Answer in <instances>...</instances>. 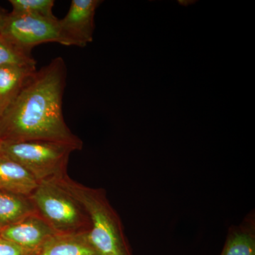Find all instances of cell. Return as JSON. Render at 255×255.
Wrapping results in <instances>:
<instances>
[{
    "label": "cell",
    "mask_w": 255,
    "mask_h": 255,
    "mask_svg": "<svg viewBox=\"0 0 255 255\" xmlns=\"http://www.w3.org/2000/svg\"><path fill=\"white\" fill-rule=\"evenodd\" d=\"M66 78V65L61 57L37 70L0 117V141L45 140L82 150L81 139L64 119Z\"/></svg>",
    "instance_id": "6da1fadb"
},
{
    "label": "cell",
    "mask_w": 255,
    "mask_h": 255,
    "mask_svg": "<svg viewBox=\"0 0 255 255\" xmlns=\"http://www.w3.org/2000/svg\"><path fill=\"white\" fill-rule=\"evenodd\" d=\"M81 204L88 216L90 243L100 255H131L123 226L105 191L75 182L68 174L51 180Z\"/></svg>",
    "instance_id": "7a4b0ae2"
},
{
    "label": "cell",
    "mask_w": 255,
    "mask_h": 255,
    "mask_svg": "<svg viewBox=\"0 0 255 255\" xmlns=\"http://www.w3.org/2000/svg\"><path fill=\"white\" fill-rule=\"evenodd\" d=\"M72 146L45 140L0 141V153L27 169L38 182H49L67 174Z\"/></svg>",
    "instance_id": "3957f363"
},
{
    "label": "cell",
    "mask_w": 255,
    "mask_h": 255,
    "mask_svg": "<svg viewBox=\"0 0 255 255\" xmlns=\"http://www.w3.org/2000/svg\"><path fill=\"white\" fill-rule=\"evenodd\" d=\"M29 196L37 212L57 233L90 231V219L81 204L54 182L40 183Z\"/></svg>",
    "instance_id": "277c9868"
},
{
    "label": "cell",
    "mask_w": 255,
    "mask_h": 255,
    "mask_svg": "<svg viewBox=\"0 0 255 255\" xmlns=\"http://www.w3.org/2000/svg\"><path fill=\"white\" fill-rule=\"evenodd\" d=\"M0 37L16 49L31 55L33 47L46 43L63 45L59 19L33 17L9 13Z\"/></svg>",
    "instance_id": "5b68a950"
},
{
    "label": "cell",
    "mask_w": 255,
    "mask_h": 255,
    "mask_svg": "<svg viewBox=\"0 0 255 255\" xmlns=\"http://www.w3.org/2000/svg\"><path fill=\"white\" fill-rule=\"evenodd\" d=\"M100 0H73L65 17L59 19L63 46L84 48L93 41L95 15Z\"/></svg>",
    "instance_id": "8992f818"
},
{
    "label": "cell",
    "mask_w": 255,
    "mask_h": 255,
    "mask_svg": "<svg viewBox=\"0 0 255 255\" xmlns=\"http://www.w3.org/2000/svg\"><path fill=\"white\" fill-rule=\"evenodd\" d=\"M55 233L41 215L36 213L2 228L0 236L24 249L38 251Z\"/></svg>",
    "instance_id": "52a82bcc"
},
{
    "label": "cell",
    "mask_w": 255,
    "mask_h": 255,
    "mask_svg": "<svg viewBox=\"0 0 255 255\" xmlns=\"http://www.w3.org/2000/svg\"><path fill=\"white\" fill-rule=\"evenodd\" d=\"M35 255H100L90 243L88 232L55 233Z\"/></svg>",
    "instance_id": "ba28073f"
},
{
    "label": "cell",
    "mask_w": 255,
    "mask_h": 255,
    "mask_svg": "<svg viewBox=\"0 0 255 255\" xmlns=\"http://www.w3.org/2000/svg\"><path fill=\"white\" fill-rule=\"evenodd\" d=\"M39 184L22 165L0 153V189L30 196Z\"/></svg>",
    "instance_id": "9c48e42d"
},
{
    "label": "cell",
    "mask_w": 255,
    "mask_h": 255,
    "mask_svg": "<svg viewBox=\"0 0 255 255\" xmlns=\"http://www.w3.org/2000/svg\"><path fill=\"white\" fill-rule=\"evenodd\" d=\"M36 71V65L0 67V117Z\"/></svg>",
    "instance_id": "30bf717a"
},
{
    "label": "cell",
    "mask_w": 255,
    "mask_h": 255,
    "mask_svg": "<svg viewBox=\"0 0 255 255\" xmlns=\"http://www.w3.org/2000/svg\"><path fill=\"white\" fill-rule=\"evenodd\" d=\"M36 213L29 196L0 189V229Z\"/></svg>",
    "instance_id": "8fae6325"
},
{
    "label": "cell",
    "mask_w": 255,
    "mask_h": 255,
    "mask_svg": "<svg viewBox=\"0 0 255 255\" xmlns=\"http://www.w3.org/2000/svg\"><path fill=\"white\" fill-rule=\"evenodd\" d=\"M221 255H255L253 225L246 223L231 230Z\"/></svg>",
    "instance_id": "7c38bea8"
},
{
    "label": "cell",
    "mask_w": 255,
    "mask_h": 255,
    "mask_svg": "<svg viewBox=\"0 0 255 255\" xmlns=\"http://www.w3.org/2000/svg\"><path fill=\"white\" fill-rule=\"evenodd\" d=\"M12 7L11 14L33 17L55 18L53 0H10Z\"/></svg>",
    "instance_id": "4fadbf2b"
},
{
    "label": "cell",
    "mask_w": 255,
    "mask_h": 255,
    "mask_svg": "<svg viewBox=\"0 0 255 255\" xmlns=\"http://www.w3.org/2000/svg\"><path fill=\"white\" fill-rule=\"evenodd\" d=\"M36 65L31 55L20 51L0 37V67Z\"/></svg>",
    "instance_id": "5bb4252c"
},
{
    "label": "cell",
    "mask_w": 255,
    "mask_h": 255,
    "mask_svg": "<svg viewBox=\"0 0 255 255\" xmlns=\"http://www.w3.org/2000/svg\"><path fill=\"white\" fill-rule=\"evenodd\" d=\"M37 252L24 249L0 236V255H35Z\"/></svg>",
    "instance_id": "9a60e30c"
},
{
    "label": "cell",
    "mask_w": 255,
    "mask_h": 255,
    "mask_svg": "<svg viewBox=\"0 0 255 255\" xmlns=\"http://www.w3.org/2000/svg\"><path fill=\"white\" fill-rule=\"evenodd\" d=\"M8 14H9V13H6L4 10L0 9V32H1V29H2L3 26H4Z\"/></svg>",
    "instance_id": "2e32d148"
},
{
    "label": "cell",
    "mask_w": 255,
    "mask_h": 255,
    "mask_svg": "<svg viewBox=\"0 0 255 255\" xmlns=\"http://www.w3.org/2000/svg\"><path fill=\"white\" fill-rule=\"evenodd\" d=\"M0 231H1V229H0Z\"/></svg>",
    "instance_id": "e0dca14e"
}]
</instances>
